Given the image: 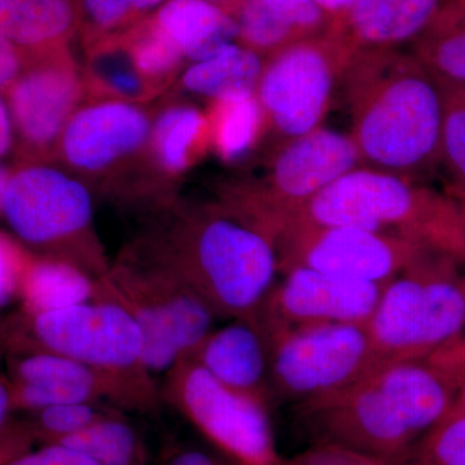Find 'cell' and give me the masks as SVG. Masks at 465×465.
Masks as SVG:
<instances>
[{"mask_svg": "<svg viewBox=\"0 0 465 465\" xmlns=\"http://www.w3.org/2000/svg\"><path fill=\"white\" fill-rule=\"evenodd\" d=\"M299 412L317 442L402 463L421 436L371 376L323 399L300 403Z\"/></svg>", "mask_w": 465, "mask_h": 465, "instance_id": "15", "label": "cell"}, {"mask_svg": "<svg viewBox=\"0 0 465 465\" xmlns=\"http://www.w3.org/2000/svg\"><path fill=\"white\" fill-rule=\"evenodd\" d=\"M428 249L410 238L354 226L287 224L277 237L282 273L308 268L378 284L391 282Z\"/></svg>", "mask_w": 465, "mask_h": 465, "instance_id": "13", "label": "cell"}, {"mask_svg": "<svg viewBox=\"0 0 465 465\" xmlns=\"http://www.w3.org/2000/svg\"><path fill=\"white\" fill-rule=\"evenodd\" d=\"M454 262L428 249L385 284L366 324L378 367L430 356L464 338L465 293Z\"/></svg>", "mask_w": 465, "mask_h": 465, "instance_id": "8", "label": "cell"}, {"mask_svg": "<svg viewBox=\"0 0 465 465\" xmlns=\"http://www.w3.org/2000/svg\"><path fill=\"white\" fill-rule=\"evenodd\" d=\"M356 54L341 34L327 32L266 57L256 88L266 125L286 142L320 128Z\"/></svg>", "mask_w": 465, "mask_h": 465, "instance_id": "11", "label": "cell"}, {"mask_svg": "<svg viewBox=\"0 0 465 465\" xmlns=\"http://www.w3.org/2000/svg\"><path fill=\"white\" fill-rule=\"evenodd\" d=\"M168 465H223L213 455L197 449L183 450L171 459Z\"/></svg>", "mask_w": 465, "mask_h": 465, "instance_id": "42", "label": "cell"}, {"mask_svg": "<svg viewBox=\"0 0 465 465\" xmlns=\"http://www.w3.org/2000/svg\"><path fill=\"white\" fill-rule=\"evenodd\" d=\"M109 300L139 324L150 374H166L213 331L216 316L206 302L167 266L133 242L96 281L94 298Z\"/></svg>", "mask_w": 465, "mask_h": 465, "instance_id": "7", "label": "cell"}, {"mask_svg": "<svg viewBox=\"0 0 465 465\" xmlns=\"http://www.w3.org/2000/svg\"><path fill=\"white\" fill-rule=\"evenodd\" d=\"M36 351L91 367L114 387L124 409L153 412L161 403V390L143 362L142 330L127 311L109 300L0 313V360Z\"/></svg>", "mask_w": 465, "mask_h": 465, "instance_id": "3", "label": "cell"}, {"mask_svg": "<svg viewBox=\"0 0 465 465\" xmlns=\"http://www.w3.org/2000/svg\"><path fill=\"white\" fill-rule=\"evenodd\" d=\"M9 173L11 167L5 166L3 161H0V215L3 213V206H5V192H7Z\"/></svg>", "mask_w": 465, "mask_h": 465, "instance_id": "43", "label": "cell"}, {"mask_svg": "<svg viewBox=\"0 0 465 465\" xmlns=\"http://www.w3.org/2000/svg\"><path fill=\"white\" fill-rule=\"evenodd\" d=\"M342 84L361 163L414 182L440 163L443 92L418 58L357 52Z\"/></svg>", "mask_w": 465, "mask_h": 465, "instance_id": "2", "label": "cell"}, {"mask_svg": "<svg viewBox=\"0 0 465 465\" xmlns=\"http://www.w3.org/2000/svg\"><path fill=\"white\" fill-rule=\"evenodd\" d=\"M455 409L463 410L465 411V375L463 382H461L460 390H459L457 402H455Z\"/></svg>", "mask_w": 465, "mask_h": 465, "instance_id": "45", "label": "cell"}, {"mask_svg": "<svg viewBox=\"0 0 465 465\" xmlns=\"http://www.w3.org/2000/svg\"><path fill=\"white\" fill-rule=\"evenodd\" d=\"M150 215L134 246L179 275L217 318L258 322L280 272L273 234L222 198L174 200Z\"/></svg>", "mask_w": 465, "mask_h": 465, "instance_id": "1", "label": "cell"}, {"mask_svg": "<svg viewBox=\"0 0 465 465\" xmlns=\"http://www.w3.org/2000/svg\"><path fill=\"white\" fill-rule=\"evenodd\" d=\"M455 200H457V202H458L459 213H460L461 232H463L464 249H465V200H461V198H455Z\"/></svg>", "mask_w": 465, "mask_h": 465, "instance_id": "46", "label": "cell"}, {"mask_svg": "<svg viewBox=\"0 0 465 465\" xmlns=\"http://www.w3.org/2000/svg\"><path fill=\"white\" fill-rule=\"evenodd\" d=\"M461 284H463V290H464V293H465V278H464V280H461Z\"/></svg>", "mask_w": 465, "mask_h": 465, "instance_id": "47", "label": "cell"}, {"mask_svg": "<svg viewBox=\"0 0 465 465\" xmlns=\"http://www.w3.org/2000/svg\"><path fill=\"white\" fill-rule=\"evenodd\" d=\"M442 92L440 162L451 179L449 194L465 200V87Z\"/></svg>", "mask_w": 465, "mask_h": 465, "instance_id": "33", "label": "cell"}, {"mask_svg": "<svg viewBox=\"0 0 465 465\" xmlns=\"http://www.w3.org/2000/svg\"><path fill=\"white\" fill-rule=\"evenodd\" d=\"M15 411L34 412L65 403L119 405L118 393L99 372L84 363L54 353L18 354L3 360Z\"/></svg>", "mask_w": 465, "mask_h": 465, "instance_id": "17", "label": "cell"}, {"mask_svg": "<svg viewBox=\"0 0 465 465\" xmlns=\"http://www.w3.org/2000/svg\"><path fill=\"white\" fill-rule=\"evenodd\" d=\"M287 224L354 226L420 242L454 260L464 259L458 202L414 180L357 167L318 193ZM282 226V228H283Z\"/></svg>", "mask_w": 465, "mask_h": 465, "instance_id": "4", "label": "cell"}, {"mask_svg": "<svg viewBox=\"0 0 465 465\" xmlns=\"http://www.w3.org/2000/svg\"><path fill=\"white\" fill-rule=\"evenodd\" d=\"M360 163V152L351 134L320 127L281 146L259 182L228 186L220 198L277 240L293 213Z\"/></svg>", "mask_w": 465, "mask_h": 465, "instance_id": "10", "label": "cell"}, {"mask_svg": "<svg viewBox=\"0 0 465 465\" xmlns=\"http://www.w3.org/2000/svg\"><path fill=\"white\" fill-rule=\"evenodd\" d=\"M207 2L213 3V5H217V7L224 9L226 14L234 17L235 12L238 11L243 0H207Z\"/></svg>", "mask_w": 465, "mask_h": 465, "instance_id": "44", "label": "cell"}, {"mask_svg": "<svg viewBox=\"0 0 465 465\" xmlns=\"http://www.w3.org/2000/svg\"><path fill=\"white\" fill-rule=\"evenodd\" d=\"M162 401L241 465H281L268 402L226 387L192 358L164 374Z\"/></svg>", "mask_w": 465, "mask_h": 465, "instance_id": "12", "label": "cell"}, {"mask_svg": "<svg viewBox=\"0 0 465 465\" xmlns=\"http://www.w3.org/2000/svg\"><path fill=\"white\" fill-rule=\"evenodd\" d=\"M211 148L228 163L246 157L266 127L256 92H234L211 101Z\"/></svg>", "mask_w": 465, "mask_h": 465, "instance_id": "27", "label": "cell"}, {"mask_svg": "<svg viewBox=\"0 0 465 465\" xmlns=\"http://www.w3.org/2000/svg\"><path fill=\"white\" fill-rule=\"evenodd\" d=\"M262 326L271 344V390L298 405L347 390L378 367L366 324Z\"/></svg>", "mask_w": 465, "mask_h": 465, "instance_id": "9", "label": "cell"}, {"mask_svg": "<svg viewBox=\"0 0 465 465\" xmlns=\"http://www.w3.org/2000/svg\"><path fill=\"white\" fill-rule=\"evenodd\" d=\"M16 137L14 124L5 96L0 94V161L15 154Z\"/></svg>", "mask_w": 465, "mask_h": 465, "instance_id": "40", "label": "cell"}, {"mask_svg": "<svg viewBox=\"0 0 465 465\" xmlns=\"http://www.w3.org/2000/svg\"><path fill=\"white\" fill-rule=\"evenodd\" d=\"M264 61L255 51L232 43L215 56L193 63L183 73L180 87L211 101L234 92H256Z\"/></svg>", "mask_w": 465, "mask_h": 465, "instance_id": "26", "label": "cell"}, {"mask_svg": "<svg viewBox=\"0 0 465 465\" xmlns=\"http://www.w3.org/2000/svg\"><path fill=\"white\" fill-rule=\"evenodd\" d=\"M153 114L145 105L84 99L61 134L57 163L92 192L154 213L176 197L153 162Z\"/></svg>", "mask_w": 465, "mask_h": 465, "instance_id": "5", "label": "cell"}, {"mask_svg": "<svg viewBox=\"0 0 465 465\" xmlns=\"http://www.w3.org/2000/svg\"><path fill=\"white\" fill-rule=\"evenodd\" d=\"M25 65V54L0 30V94L5 96Z\"/></svg>", "mask_w": 465, "mask_h": 465, "instance_id": "39", "label": "cell"}, {"mask_svg": "<svg viewBox=\"0 0 465 465\" xmlns=\"http://www.w3.org/2000/svg\"><path fill=\"white\" fill-rule=\"evenodd\" d=\"M210 146V121L206 112L180 101L164 104L155 110L150 150L155 170L171 189Z\"/></svg>", "mask_w": 465, "mask_h": 465, "instance_id": "20", "label": "cell"}, {"mask_svg": "<svg viewBox=\"0 0 465 465\" xmlns=\"http://www.w3.org/2000/svg\"><path fill=\"white\" fill-rule=\"evenodd\" d=\"M188 357L226 387L268 402L271 344L260 321L213 330Z\"/></svg>", "mask_w": 465, "mask_h": 465, "instance_id": "18", "label": "cell"}, {"mask_svg": "<svg viewBox=\"0 0 465 465\" xmlns=\"http://www.w3.org/2000/svg\"><path fill=\"white\" fill-rule=\"evenodd\" d=\"M154 17L193 63L215 56L238 39L235 18L207 0H167Z\"/></svg>", "mask_w": 465, "mask_h": 465, "instance_id": "22", "label": "cell"}, {"mask_svg": "<svg viewBox=\"0 0 465 465\" xmlns=\"http://www.w3.org/2000/svg\"><path fill=\"white\" fill-rule=\"evenodd\" d=\"M30 414L32 418L25 423L33 439L52 443L81 432L108 412L100 410L96 402H78L45 407Z\"/></svg>", "mask_w": 465, "mask_h": 465, "instance_id": "34", "label": "cell"}, {"mask_svg": "<svg viewBox=\"0 0 465 465\" xmlns=\"http://www.w3.org/2000/svg\"><path fill=\"white\" fill-rule=\"evenodd\" d=\"M15 414L7 376L0 374V465L25 451L33 440L26 423L17 421Z\"/></svg>", "mask_w": 465, "mask_h": 465, "instance_id": "36", "label": "cell"}, {"mask_svg": "<svg viewBox=\"0 0 465 465\" xmlns=\"http://www.w3.org/2000/svg\"><path fill=\"white\" fill-rule=\"evenodd\" d=\"M3 465H99L84 452L60 442L45 443L38 450H25Z\"/></svg>", "mask_w": 465, "mask_h": 465, "instance_id": "38", "label": "cell"}, {"mask_svg": "<svg viewBox=\"0 0 465 465\" xmlns=\"http://www.w3.org/2000/svg\"><path fill=\"white\" fill-rule=\"evenodd\" d=\"M442 7V0H356L335 33L356 52L393 50L419 38Z\"/></svg>", "mask_w": 465, "mask_h": 465, "instance_id": "19", "label": "cell"}, {"mask_svg": "<svg viewBox=\"0 0 465 465\" xmlns=\"http://www.w3.org/2000/svg\"><path fill=\"white\" fill-rule=\"evenodd\" d=\"M58 442L84 452L99 465H143L145 459L139 434L118 415L105 414Z\"/></svg>", "mask_w": 465, "mask_h": 465, "instance_id": "28", "label": "cell"}, {"mask_svg": "<svg viewBox=\"0 0 465 465\" xmlns=\"http://www.w3.org/2000/svg\"><path fill=\"white\" fill-rule=\"evenodd\" d=\"M2 216L32 255L69 262L94 281L108 273L92 191L57 162H15Z\"/></svg>", "mask_w": 465, "mask_h": 465, "instance_id": "6", "label": "cell"}, {"mask_svg": "<svg viewBox=\"0 0 465 465\" xmlns=\"http://www.w3.org/2000/svg\"><path fill=\"white\" fill-rule=\"evenodd\" d=\"M94 290L96 281L76 266L30 253L21 283V307L29 311L73 307L94 300Z\"/></svg>", "mask_w": 465, "mask_h": 465, "instance_id": "24", "label": "cell"}, {"mask_svg": "<svg viewBox=\"0 0 465 465\" xmlns=\"http://www.w3.org/2000/svg\"><path fill=\"white\" fill-rule=\"evenodd\" d=\"M331 21V32H336L344 23L348 12L353 7L356 0H314Z\"/></svg>", "mask_w": 465, "mask_h": 465, "instance_id": "41", "label": "cell"}, {"mask_svg": "<svg viewBox=\"0 0 465 465\" xmlns=\"http://www.w3.org/2000/svg\"><path fill=\"white\" fill-rule=\"evenodd\" d=\"M281 465H394L385 459L372 457L357 450L336 445V443L317 442L311 449L300 452L296 457L283 460Z\"/></svg>", "mask_w": 465, "mask_h": 465, "instance_id": "37", "label": "cell"}, {"mask_svg": "<svg viewBox=\"0 0 465 465\" xmlns=\"http://www.w3.org/2000/svg\"><path fill=\"white\" fill-rule=\"evenodd\" d=\"M384 286L313 269H290L282 282L275 284L262 318L280 326L367 324Z\"/></svg>", "mask_w": 465, "mask_h": 465, "instance_id": "16", "label": "cell"}, {"mask_svg": "<svg viewBox=\"0 0 465 465\" xmlns=\"http://www.w3.org/2000/svg\"><path fill=\"white\" fill-rule=\"evenodd\" d=\"M167 0H76L84 47L122 35L153 16Z\"/></svg>", "mask_w": 465, "mask_h": 465, "instance_id": "30", "label": "cell"}, {"mask_svg": "<svg viewBox=\"0 0 465 465\" xmlns=\"http://www.w3.org/2000/svg\"><path fill=\"white\" fill-rule=\"evenodd\" d=\"M82 76L88 100L145 105L163 94L134 65L122 35L104 39L85 48Z\"/></svg>", "mask_w": 465, "mask_h": 465, "instance_id": "23", "label": "cell"}, {"mask_svg": "<svg viewBox=\"0 0 465 465\" xmlns=\"http://www.w3.org/2000/svg\"><path fill=\"white\" fill-rule=\"evenodd\" d=\"M78 29L76 0H0V30L25 56L69 47Z\"/></svg>", "mask_w": 465, "mask_h": 465, "instance_id": "21", "label": "cell"}, {"mask_svg": "<svg viewBox=\"0 0 465 465\" xmlns=\"http://www.w3.org/2000/svg\"><path fill=\"white\" fill-rule=\"evenodd\" d=\"M234 18L238 42L264 58L291 43L302 41L299 34L262 0H243Z\"/></svg>", "mask_w": 465, "mask_h": 465, "instance_id": "31", "label": "cell"}, {"mask_svg": "<svg viewBox=\"0 0 465 465\" xmlns=\"http://www.w3.org/2000/svg\"><path fill=\"white\" fill-rule=\"evenodd\" d=\"M30 252L15 238L0 232V313L20 300L21 283Z\"/></svg>", "mask_w": 465, "mask_h": 465, "instance_id": "35", "label": "cell"}, {"mask_svg": "<svg viewBox=\"0 0 465 465\" xmlns=\"http://www.w3.org/2000/svg\"><path fill=\"white\" fill-rule=\"evenodd\" d=\"M122 36L140 73L158 90L166 91L182 70L185 58L154 15Z\"/></svg>", "mask_w": 465, "mask_h": 465, "instance_id": "29", "label": "cell"}, {"mask_svg": "<svg viewBox=\"0 0 465 465\" xmlns=\"http://www.w3.org/2000/svg\"><path fill=\"white\" fill-rule=\"evenodd\" d=\"M5 99L16 137L15 162H56L61 134L85 99L82 67L69 47L25 56Z\"/></svg>", "mask_w": 465, "mask_h": 465, "instance_id": "14", "label": "cell"}, {"mask_svg": "<svg viewBox=\"0 0 465 465\" xmlns=\"http://www.w3.org/2000/svg\"><path fill=\"white\" fill-rule=\"evenodd\" d=\"M406 461L410 465H465V411L452 407L412 446L402 463Z\"/></svg>", "mask_w": 465, "mask_h": 465, "instance_id": "32", "label": "cell"}, {"mask_svg": "<svg viewBox=\"0 0 465 465\" xmlns=\"http://www.w3.org/2000/svg\"><path fill=\"white\" fill-rule=\"evenodd\" d=\"M414 56L440 90L465 87V0L442 9L420 36Z\"/></svg>", "mask_w": 465, "mask_h": 465, "instance_id": "25", "label": "cell"}]
</instances>
